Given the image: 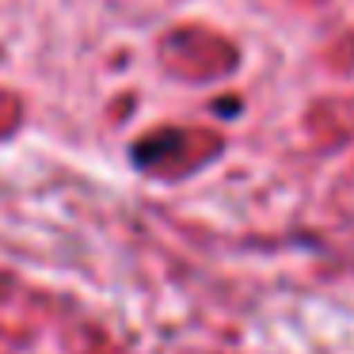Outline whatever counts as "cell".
I'll return each instance as SVG.
<instances>
[{
	"instance_id": "obj_1",
	"label": "cell",
	"mask_w": 354,
	"mask_h": 354,
	"mask_svg": "<svg viewBox=\"0 0 354 354\" xmlns=\"http://www.w3.org/2000/svg\"><path fill=\"white\" fill-rule=\"evenodd\" d=\"M179 145V133H160V138H149V141H141L138 149H133V160L138 164H156L168 149H176Z\"/></svg>"
}]
</instances>
